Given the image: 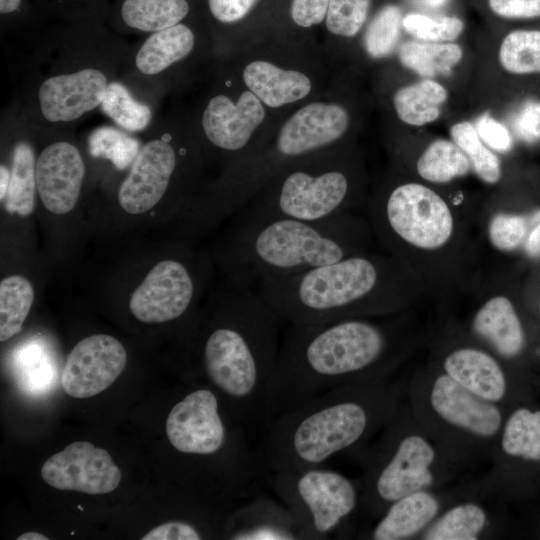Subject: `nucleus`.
Returning <instances> with one entry per match:
<instances>
[{
	"instance_id": "f257e3e1",
	"label": "nucleus",
	"mask_w": 540,
	"mask_h": 540,
	"mask_svg": "<svg viewBox=\"0 0 540 540\" xmlns=\"http://www.w3.org/2000/svg\"><path fill=\"white\" fill-rule=\"evenodd\" d=\"M131 44L104 20L44 26L24 46L14 106L35 126H76L100 110Z\"/></svg>"
},
{
	"instance_id": "f03ea898",
	"label": "nucleus",
	"mask_w": 540,
	"mask_h": 540,
	"mask_svg": "<svg viewBox=\"0 0 540 540\" xmlns=\"http://www.w3.org/2000/svg\"><path fill=\"white\" fill-rule=\"evenodd\" d=\"M286 323L253 289L233 284L204 336V375L252 434L268 423V400Z\"/></svg>"
},
{
	"instance_id": "7ed1b4c3",
	"label": "nucleus",
	"mask_w": 540,
	"mask_h": 540,
	"mask_svg": "<svg viewBox=\"0 0 540 540\" xmlns=\"http://www.w3.org/2000/svg\"><path fill=\"white\" fill-rule=\"evenodd\" d=\"M272 376L269 420L331 389L367 377L384 364L388 335L360 318L320 324H286Z\"/></svg>"
},
{
	"instance_id": "20e7f679",
	"label": "nucleus",
	"mask_w": 540,
	"mask_h": 540,
	"mask_svg": "<svg viewBox=\"0 0 540 540\" xmlns=\"http://www.w3.org/2000/svg\"><path fill=\"white\" fill-rule=\"evenodd\" d=\"M239 211L225 263L232 283L242 287L336 262L353 254L363 233L361 225L345 214L307 221Z\"/></svg>"
},
{
	"instance_id": "39448f33",
	"label": "nucleus",
	"mask_w": 540,
	"mask_h": 540,
	"mask_svg": "<svg viewBox=\"0 0 540 540\" xmlns=\"http://www.w3.org/2000/svg\"><path fill=\"white\" fill-rule=\"evenodd\" d=\"M369 392L337 387L272 417L257 446L265 471L326 466L358 445L378 418L379 398Z\"/></svg>"
},
{
	"instance_id": "423d86ee",
	"label": "nucleus",
	"mask_w": 540,
	"mask_h": 540,
	"mask_svg": "<svg viewBox=\"0 0 540 540\" xmlns=\"http://www.w3.org/2000/svg\"><path fill=\"white\" fill-rule=\"evenodd\" d=\"M384 270L376 260L353 253L301 273L263 279L253 289L286 324H320L375 310Z\"/></svg>"
},
{
	"instance_id": "0eeeda50",
	"label": "nucleus",
	"mask_w": 540,
	"mask_h": 540,
	"mask_svg": "<svg viewBox=\"0 0 540 540\" xmlns=\"http://www.w3.org/2000/svg\"><path fill=\"white\" fill-rule=\"evenodd\" d=\"M266 487L293 514L304 540H327L354 512L359 496L344 474L316 466L265 472Z\"/></svg>"
},
{
	"instance_id": "6e6552de",
	"label": "nucleus",
	"mask_w": 540,
	"mask_h": 540,
	"mask_svg": "<svg viewBox=\"0 0 540 540\" xmlns=\"http://www.w3.org/2000/svg\"><path fill=\"white\" fill-rule=\"evenodd\" d=\"M350 198L351 183L344 170L298 168L284 172L242 208L258 214L323 221L344 215Z\"/></svg>"
},
{
	"instance_id": "1a4fd4ad",
	"label": "nucleus",
	"mask_w": 540,
	"mask_h": 540,
	"mask_svg": "<svg viewBox=\"0 0 540 540\" xmlns=\"http://www.w3.org/2000/svg\"><path fill=\"white\" fill-rule=\"evenodd\" d=\"M379 218L390 234L421 249L443 246L453 232V216L446 202L418 183L395 187L382 204Z\"/></svg>"
},
{
	"instance_id": "9d476101",
	"label": "nucleus",
	"mask_w": 540,
	"mask_h": 540,
	"mask_svg": "<svg viewBox=\"0 0 540 540\" xmlns=\"http://www.w3.org/2000/svg\"><path fill=\"white\" fill-rule=\"evenodd\" d=\"M166 126L157 118L150 128L151 137L141 145L120 184L118 202L129 214H142L155 207L172 184L182 153Z\"/></svg>"
},
{
	"instance_id": "9b49d317",
	"label": "nucleus",
	"mask_w": 540,
	"mask_h": 540,
	"mask_svg": "<svg viewBox=\"0 0 540 540\" xmlns=\"http://www.w3.org/2000/svg\"><path fill=\"white\" fill-rule=\"evenodd\" d=\"M197 36L184 21L132 43L121 77L141 92L160 100L168 76L195 50Z\"/></svg>"
},
{
	"instance_id": "f8f14e48",
	"label": "nucleus",
	"mask_w": 540,
	"mask_h": 540,
	"mask_svg": "<svg viewBox=\"0 0 540 540\" xmlns=\"http://www.w3.org/2000/svg\"><path fill=\"white\" fill-rule=\"evenodd\" d=\"M434 457V450L425 438L418 435L402 438L387 458L371 469L368 500L374 507L389 506L401 497L430 486Z\"/></svg>"
},
{
	"instance_id": "ddd939ff",
	"label": "nucleus",
	"mask_w": 540,
	"mask_h": 540,
	"mask_svg": "<svg viewBox=\"0 0 540 540\" xmlns=\"http://www.w3.org/2000/svg\"><path fill=\"white\" fill-rule=\"evenodd\" d=\"M196 296V280L182 261L158 262L133 291L129 308L144 323H165L186 314Z\"/></svg>"
},
{
	"instance_id": "4468645a",
	"label": "nucleus",
	"mask_w": 540,
	"mask_h": 540,
	"mask_svg": "<svg viewBox=\"0 0 540 540\" xmlns=\"http://www.w3.org/2000/svg\"><path fill=\"white\" fill-rule=\"evenodd\" d=\"M41 476L55 489L99 495L114 491L122 474L105 449L75 441L44 462Z\"/></svg>"
},
{
	"instance_id": "2eb2a0df",
	"label": "nucleus",
	"mask_w": 540,
	"mask_h": 540,
	"mask_svg": "<svg viewBox=\"0 0 540 540\" xmlns=\"http://www.w3.org/2000/svg\"><path fill=\"white\" fill-rule=\"evenodd\" d=\"M47 129L51 139L36 156L37 194L48 211L62 215L72 211L78 202L86 165L76 143L60 137L62 128H54L56 138Z\"/></svg>"
},
{
	"instance_id": "dca6fc26",
	"label": "nucleus",
	"mask_w": 540,
	"mask_h": 540,
	"mask_svg": "<svg viewBox=\"0 0 540 540\" xmlns=\"http://www.w3.org/2000/svg\"><path fill=\"white\" fill-rule=\"evenodd\" d=\"M126 361L124 346L113 336H88L69 353L60 377L62 388L77 399L95 396L114 383Z\"/></svg>"
},
{
	"instance_id": "f3484780",
	"label": "nucleus",
	"mask_w": 540,
	"mask_h": 540,
	"mask_svg": "<svg viewBox=\"0 0 540 540\" xmlns=\"http://www.w3.org/2000/svg\"><path fill=\"white\" fill-rule=\"evenodd\" d=\"M347 110L314 102L296 111L281 127L274 145L275 162L299 158L338 141L349 127Z\"/></svg>"
},
{
	"instance_id": "a211bd4d",
	"label": "nucleus",
	"mask_w": 540,
	"mask_h": 540,
	"mask_svg": "<svg viewBox=\"0 0 540 540\" xmlns=\"http://www.w3.org/2000/svg\"><path fill=\"white\" fill-rule=\"evenodd\" d=\"M264 118L262 102L250 90L243 91L237 102L219 93L205 104L200 125L212 147L238 153L247 147Z\"/></svg>"
},
{
	"instance_id": "6ab92c4d",
	"label": "nucleus",
	"mask_w": 540,
	"mask_h": 540,
	"mask_svg": "<svg viewBox=\"0 0 540 540\" xmlns=\"http://www.w3.org/2000/svg\"><path fill=\"white\" fill-rule=\"evenodd\" d=\"M224 529L230 540H304L291 511L265 490L242 500Z\"/></svg>"
},
{
	"instance_id": "aec40b11",
	"label": "nucleus",
	"mask_w": 540,
	"mask_h": 540,
	"mask_svg": "<svg viewBox=\"0 0 540 540\" xmlns=\"http://www.w3.org/2000/svg\"><path fill=\"white\" fill-rule=\"evenodd\" d=\"M430 398L434 411L442 419L477 436L491 437L501 427V412L495 405L447 374L434 381Z\"/></svg>"
},
{
	"instance_id": "412c9836",
	"label": "nucleus",
	"mask_w": 540,
	"mask_h": 540,
	"mask_svg": "<svg viewBox=\"0 0 540 540\" xmlns=\"http://www.w3.org/2000/svg\"><path fill=\"white\" fill-rule=\"evenodd\" d=\"M190 13V0H111L106 22L126 38H139L174 26Z\"/></svg>"
},
{
	"instance_id": "4be33fe9",
	"label": "nucleus",
	"mask_w": 540,
	"mask_h": 540,
	"mask_svg": "<svg viewBox=\"0 0 540 540\" xmlns=\"http://www.w3.org/2000/svg\"><path fill=\"white\" fill-rule=\"evenodd\" d=\"M446 374L475 395L495 402L506 392V379L497 361L474 348H462L450 353L444 361Z\"/></svg>"
},
{
	"instance_id": "5701e85b",
	"label": "nucleus",
	"mask_w": 540,
	"mask_h": 540,
	"mask_svg": "<svg viewBox=\"0 0 540 540\" xmlns=\"http://www.w3.org/2000/svg\"><path fill=\"white\" fill-rule=\"evenodd\" d=\"M473 329L507 358L517 357L526 345L520 317L512 301L505 296L492 297L478 310Z\"/></svg>"
},
{
	"instance_id": "b1692460",
	"label": "nucleus",
	"mask_w": 540,
	"mask_h": 540,
	"mask_svg": "<svg viewBox=\"0 0 540 540\" xmlns=\"http://www.w3.org/2000/svg\"><path fill=\"white\" fill-rule=\"evenodd\" d=\"M243 80L263 104L272 108L301 100L311 91V81L304 73L262 60L244 68Z\"/></svg>"
},
{
	"instance_id": "393cba45",
	"label": "nucleus",
	"mask_w": 540,
	"mask_h": 540,
	"mask_svg": "<svg viewBox=\"0 0 540 540\" xmlns=\"http://www.w3.org/2000/svg\"><path fill=\"white\" fill-rule=\"evenodd\" d=\"M158 102L119 76L109 83L100 111L117 127L137 134L148 131L157 120Z\"/></svg>"
},
{
	"instance_id": "a878e982",
	"label": "nucleus",
	"mask_w": 540,
	"mask_h": 540,
	"mask_svg": "<svg viewBox=\"0 0 540 540\" xmlns=\"http://www.w3.org/2000/svg\"><path fill=\"white\" fill-rule=\"evenodd\" d=\"M437 499L420 490L392 502L371 532L374 540H403L422 530L436 516Z\"/></svg>"
},
{
	"instance_id": "bb28decb",
	"label": "nucleus",
	"mask_w": 540,
	"mask_h": 540,
	"mask_svg": "<svg viewBox=\"0 0 540 540\" xmlns=\"http://www.w3.org/2000/svg\"><path fill=\"white\" fill-rule=\"evenodd\" d=\"M30 130L29 122L27 136L19 137L11 148L10 183L3 200L8 213L21 217H27L34 211L37 192L36 152L28 137Z\"/></svg>"
},
{
	"instance_id": "cd10ccee",
	"label": "nucleus",
	"mask_w": 540,
	"mask_h": 540,
	"mask_svg": "<svg viewBox=\"0 0 540 540\" xmlns=\"http://www.w3.org/2000/svg\"><path fill=\"white\" fill-rule=\"evenodd\" d=\"M447 98L448 91L442 84L424 78L400 87L393 96V106L402 122L418 127L436 121Z\"/></svg>"
},
{
	"instance_id": "c85d7f7f",
	"label": "nucleus",
	"mask_w": 540,
	"mask_h": 540,
	"mask_svg": "<svg viewBox=\"0 0 540 540\" xmlns=\"http://www.w3.org/2000/svg\"><path fill=\"white\" fill-rule=\"evenodd\" d=\"M401 64L423 78L449 75L461 61L463 49L453 42L408 40L398 47Z\"/></svg>"
},
{
	"instance_id": "c756f323",
	"label": "nucleus",
	"mask_w": 540,
	"mask_h": 540,
	"mask_svg": "<svg viewBox=\"0 0 540 540\" xmlns=\"http://www.w3.org/2000/svg\"><path fill=\"white\" fill-rule=\"evenodd\" d=\"M468 156L453 142L437 139L420 155L416 169L419 176L433 183H447L466 175L471 169Z\"/></svg>"
},
{
	"instance_id": "7c9ffc66",
	"label": "nucleus",
	"mask_w": 540,
	"mask_h": 540,
	"mask_svg": "<svg viewBox=\"0 0 540 540\" xmlns=\"http://www.w3.org/2000/svg\"><path fill=\"white\" fill-rule=\"evenodd\" d=\"M501 445L512 457L540 462V410L520 407L505 423Z\"/></svg>"
},
{
	"instance_id": "2f4dec72",
	"label": "nucleus",
	"mask_w": 540,
	"mask_h": 540,
	"mask_svg": "<svg viewBox=\"0 0 540 540\" xmlns=\"http://www.w3.org/2000/svg\"><path fill=\"white\" fill-rule=\"evenodd\" d=\"M498 61L513 75H540V30L517 29L502 39Z\"/></svg>"
},
{
	"instance_id": "473e14b6",
	"label": "nucleus",
	"mask_w": 540,
	"mask_h": 540,
	"mask_svg": "<svg viewBox=\"0 0 540 540\" xmlns=\"http://www.w3.org/2000/svg\"><path fill=\"white\" fill-rule=\"evenodd\" d=\"M34 301L31 283L21 275L8 276L0 283V341L22 330Z\"/></svg>"
},
{
	"instance_id": "72a5a7b5",
	"label": "nucleus",
	"mask_w": 540,
	"mask_h": 540,
	"mask_svg": "<svg viewBox=\"0 0 540 540\" xmlns=\"http://www.w3.org/2000/svg\"><path fill=\"white\" fill-rule=\"evenodd\" d=\"M87 145L93 158L109 160L115 168L124 170L130 168L142 144L135 134L113 124L93 129Z\"/></svg>"
},
{
	"instance_id": "f704fd0d",
	"label": "nucleus",
	"mask_w": 540,
	"mask_h": 540,
	"mask_svg": "<svg viewBox=\"0 0 540 540\" xmlns=\"http://www.w3.org/2000/svg\"><path fill=\"white\" fill-rule=\"evenodd\" d=\"M486 524L485 511L474 503L444 513L424 534L426 540H476Z\"/></svg>"
},
{
	"instance_id": "c9c22d12",
	"label": "nucleus",
	"mask_w": 540,
	"mask_h": 540,
	"mask_svg": "<svg viewBox=\"0 0 540 540\" xmlns=\"http://www.w3.org/2000/svg\"><path fill=\"white\" fill-rule=\"evenodd\" d=\"M452 141L468 156L477 176L488 184L497 183L502 175L499 158L485 146L473 124L461 121L450 129Z\"/></svg>"
},
{
	"instance_id": "e433bc0d",
	"label": "nucleus",
	"mask_w": 540,
	"mask_h": 540,
	"mask_svg": "<svg viewBox=\"0 0 540 540\" xmlns=\"http://www.w3.org/2000/svg\"><path fill=\"white\" fill-rule=\"evenodd\" d=\"M403 13L397 5L378 11L364 33V48L369 56L380 59L392 54L400 38Z\"/></svg>"
},
{
	"instance_id": "4c0bfd02",
	"label": "nucleus",
	"mask_w": 540,
	"mask_h": 540,
	"mask_svg": "<svg viewBox=\"0 0 540 540\" xmlns=\"http://www.w3.org/2000/svg\"><path fill=\"white\" fill-rule=\"evenodd\" d=\"M46 21H106L111 0H33Z\"/></svg>"
},
{
	"instance_id": "58836bf2",
	"label": "nucleus",
	"mask_w": 540,
	"mask_h": 540,
	"mask_svg": "<svg viewBox=\"0 0 540 540\" xmlns=\"http://www.w3.org/2000/svg\"><path fill=\"white\" fill-rule=\"evenodd\" d=\"M403 29L416 40L426 42H452L464 30V23L455 16L434 18L421 13L403 16Z\"/></svg>"
},
{
	"instance_id": "ea45409f",
	"label": "nucleus",
	"mask_w": 540,
	"mask_h": 540,
	"mask_svg": "<svg viewBox=\"0 0 540 540\" xmlns=\"http://www.w3.org/2000/svg\"><path fill=\"white\" fill-rule=\"evenodd\" d=\"M369 7L370 0H329L326 26L335 35L353 37L363 27Z\"/></svg>"
},
{
	"instance_id": "a19ab883",
	"label": "nucleus",
	"mask_w": 540,
	"mask_h": 540,
	"mask_svg": "<svg viewBox=\"0 0 540 540\" xmlns=\"http://www.w3.org/2000/svg\"><path fill=\"white\" fill-rule=\"evenodd\" d=\"M528 233L525 217L516 214H497L492 218L488 230L493 246L507 252L524 245Z\"/></svg>"
},
{
	"instance_id": "79ce46f5",
	"label": "nucleus",
	"mask_w": 540,
	"mask_h": 540,
	"mask_svg": "<svg viewBox=\"0 0 540 540\" xmlns=\"http://www.w3.org/2000/svg\"><path fill=\"white\" fill-rule=\"evenodd\" d=\"M0 19L4 31H31L32 34L46 21L33 0H0Z\"/></svg>"
},
{
	"instance_id": "37998d69",
	"label": "nucleus",
	"mask_w": 540,
	"mask_h": 540,
	"mask_svg": "<svg viewBox=\"0 0 540 540\" xmlns=\"http://www.w3.org/2000/svg\"><path fill=\"white\" fill-rule=\"evenodd\" d=\"M481 140L491 149L505 153L513 146L508 128L488 113L481 115L474 125Z\"/></svg>"
},
{
	"instance_id": "c03bdc74",
	"label": "nucleus",
	"mask_w": 540,
	"mask_h": 540,
	"mask_svg": "<svg viewBox=\"0 0 540 540\" xmlns=\"http://www.w3.org/2000/svg\"><path fill=\"white\" fill-rule=\"evenodd\" d=\"M517 136L526 143L540 141V101H526L517 111L513 120Z\"/></svg>"
},
{
	"instance_id": "a18cd8bd",
	"label": "nucleus",
	"mask_w": 540,
	"mask_h": 540,
	"mask_svg": "<svg viewBox=\"0 0 540 540\" xmlns=\"http://www.w3.org/2000/svg\"><path fill=\"white\" fill-rule=\"evenodd\" d=\"M488 4L496 15L505 19L540 18V0H488Z\"/></svg>"
},
{
	"instance_id": "49530a36",
	"label": "nucleus",
	"mask_w": 540,
	"mask_h": 540,
	"mask_svg": "<svg viewBox=\"0 0 540 540\" xmlns=\"http://www.w3.org/2000/svg\"><path fill=\"white\" fill-rule=\"evenodd\" d=\"M257 0H206L211 17L221 24H232L243 19Z\"/></svg>"
},
{
	"instance_id": "de8ad7c7",
	"label": "nucleus",
	"mask_w": 540,
	"mask_h": 540,
	"mask_svg": "<svg viewBox=\"0 0 540 540\" xmlns=\"http://www.w3.org/2000/svg\"><path fill=\"white\" fill-rule=\"evenodd\" d=\"M204 536L194 525L178 520L164 522L151 529L142 540H200Z\"/></svg>"
},
{
	"instance_id": "09e8293b",
	"label": "nucleus",
	"mask_w": 540,
	"mask_h": 540,
	"mask_svg": "<svg viewBox=\"0 0 540 540\" xmlns=\"http://www.w3.org/2000/svg\"><path fill=\"white\" fill-rule=\"evenodd\" d=\"M329 0H292L291 17L301 27L321 23L326 14Z\"/></svg>"
},
{
	"instance_id": "8fccbe9b",
	"label": "nucleus",
	"mask_w": 540,
	"mask_h": 540,
	"mask_svg": "<svg viewBox=\"0 0 540 540\" xmlns=\"http://www.w3.org/2000/svg\"><path fill=\"white\" fill-rule=\"evenodd\" d=\"M524 248L528 256L533 258L540 257V221L528 233Z\"/></svg>"
},
{
	"instance_id": "3c124183",
	"label": "nucleus",
	"mask_w": 540,
	"mask_h": 540,
	"mask_svg": "<svg viewBox=\"0 0 540 540\" xmlns=\"http://www.w3.org/2000/svg\"><path fill=\"white\" fill-rule=\"evenodd\" d=\"M10 183V169L7 165H0V201L3 202Z\"/></svg>"
},
{
	"instance_id": "603ef678",
	"label": "nucleus",
	"mask_w": 540,
	"mask_h": 540,
	"mask_svg": "<svg viewBox=\"0 0 540 540\" xmlns=\"http://www.w3.org/2000/svg\"><path fill=\"white\" fill-rule=\"evenodd\" d=\"M49 538L37 532H27L21 534L17 540H48Z\"/></svg>"
},
{
	"instance_id": "864d4df0",
	"label": "nucleus",
	"mask_w": 540,
	"mask_h": 540,
	"mask_svg": "<svg viewBox=\"0 0 540 540\" xmlns=\"http://www.w3.org/2000/svg\"><path fill=\"white\" fill-rule=\"evenodd\" d=\"M417 3L428 8H439L446 4L447 0H415Z\"/></svg>"
},
{
	"instance_id": "5fc2aeb1",
	"label": "nucleus",
	"mask_w": 540,
	"mask_h": 540,
	"mask_svg": "<svg viewBox=\"0 0 540 540\" xmlns=\"http://www.w3.org/2000/svg\"><path fill=\"white\" fill-rule=\"evenodd\" d=\"M539 307H540V304H539Z\"/></svg>"
}]
</instances>
